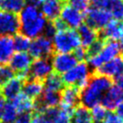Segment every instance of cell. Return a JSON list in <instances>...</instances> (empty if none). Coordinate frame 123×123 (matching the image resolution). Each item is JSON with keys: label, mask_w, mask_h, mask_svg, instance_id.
<instances>
[{"label": "cell", "mask_w": 123, "mask_h": 123, "mask_svg": "<svg viewBox=\"0 0 123 123\" xmlns=\"http://www.w3.org/2000/svg\"><path fill=\"white\" fill-rule=\"evenodd\" d=\"M51 40L54 51L57 53H71L81 46L78 33L74 29L67 28L57 31Z\"/></svg>", "instance_id": "obj_3"}, {"label": "cell", "mask_w": 123, "mask_h": 123, "mask_svg": "<svg viewBox=\"0 0 123 123\" xmlns=\"http://www.w3.org/2000/svg\"><path fill=\"white\" fill-rule=\"evenodd\" d=\"M101 39L104 41H120L123 40V21L111 19L101 30Z\"/></svg>", "instance_id": "obj_14"}, {"label": "cell", "mask_w": 123, "mask_h": 123, "mask_svg": "<svg viewBox=\"0 0 123 123\" xmlns=\"http://www.w3.org/2000/svg\"><path fill=\"white\" fill-rule=\"evenodd\" d=\"M112 19L109 10L96 7H89L86 11L85 20L86 24L90 27L95 29L96 31H101L110 21Z\"/></svg>", "instance_id": "obj_7"}, {"label": "cell", "mask_w": 123, "mask_h": 123, "mask_svg": "<svg viewBox=\"0 0 123 123\" xmlns=\"http://www.w3.org/2000/svg\"><path fill=\"white\" fill-rule=\"evenodd\" d=\"M120 54V47L117 41H105L104 45L97 54L91 56L87 58L88 66L90 68H92L94 71L101 68L106 62L116 58Z\"/></svg>", "instance_id": "obj_5"}, {"label": "cell", "mask_w": 123, "mask_h": 123, "mask_svg": "<svg viewBox=\"0 0 123 123\" xmlns=\"http://www.w3.org/2000/svg\"><path fill=\"white\" fill-rule=\"evenodd\" d=\"M68 4L80 12L86 13V11L89 8L90 0H68Z\"/></svg>", "instance_id": "obj_34"}, {"label": "cell", "mask_w": 123, "mask_h": 123, "mask_svg": "<svg viewBox=\"0 0 123 123\" xmlns=\"http://www.w3.org/2000/svg\"><path fill=\"white\" fill-rule=\"evenodd\" d=\"M117 82H118L117 86H119L120 88V90L123 92V79H119V80H117Z\"/></svg>", "instance_id": "obj_45"}, {"label": "cell", "mask_w": 123, "mask_h": 123, "mask_svg": "<svg viewBox=\"0 0 123 123\" xmlns=\"http://www.w3.org/2000/svg\"><path fill=\"white\" fill-rule=\"evenodd\" d=\"M90 110L83 105L76 106L72 113L71 123H92Z\"/></svg>", "instance_id": "obj_24"}, {"label": "cell", "mask_w": 123, "mask_h": 123, "mask_svg": "<svg viewBox=\"0 0 123 123\" xmlns=\"http://www.w3.org/2000/svg\"><path fill=\"white\" fill-rule=\"evenodd\" d=\"M111 2H114V1H120V0H111ZM121 1H122V0H121Z\"/></svg>", "instance_id": "obj_48"}, {"label": "cell", "mask_w": 123, "mask_h": 123, "mask_svg": "<svg viewBox=\"0 0 123 123\" xmlns=\"http://www.w3.org/2000/svg\"><path fill=\"white\" fill-rule=\"evenodd\" d=\"M123 102V92L117 85H112L103 94L101 104L107 111H114Z\"/></svg>", "instance_id": "obj_15"}, {"label": "cell", "mask_w": 123, "mask_h": 123, "mask_svg": "<svg viewBox=\"0 0 123 123\" xmlns=\"http://www.w3.org/2000/svg\"><path fill=\"white\" fill-rule=\"evenodd\" d=\"M111 3V0H90V4L92 7L103 8V9H107V10Z\"/></svg>", "instance_id": "obj_37"}, {"label": "cell", "mask_w": 123, "mask_h": 123, "mask_svg": "<svg viewBox=\"0 0 123 123\" xmlns=\"http://www.w3.org/2000/svg\"><path fill=\"white\" fill-rule=\"evenodd\" d=\"M50 61L53 70H55L56 73L62 75L78 63L72 53H56L52 56Z\"/></svg>", "instance_id": "obj_13"}, {"label": "cell", "mask_w": 123, "mask_h": 123, "mask_svg": "<svg viewBox=\"0 0 123 123\" xmlns=\"http://www.w3.org/2000/svg\"><path fill=\"white\" fill-rule=\"evenodd\" d=\"M31 123H52L51 120L43 111H36L31 115Z\"/></svg>", "instance_id": "obj_35"}, {"label": "cell", "mask_w": 123, "mask_h": 123, "mask_svg": "<svg viewBox=\"0 0 123 123\" xmlns=\"http://www.w3.org/2000/svg\"><path fill=\"white\" fill-rule=\"evenodd\" d=\"M116 80H119V79H123V68H122V70L120 71V75L117 76L116 78Z\"/></svg>", "instance_id": "obj_47"}, {"label": "cell", "mask_w": 123, "mask_h": 123, "mask_svg": "<svg viewBox=\"0 0 123 123\" xmlns=\"http://www.w3.org/2000/svg\"><path fill=\"white\" fill-rule=\"evenodd\" d=\"M80 103V89L75 86H67L60 91V105L61 108L73 111Z\"/></svg>", "instance_id": "obj_12"}, {"label": "cell", "mask_w": 123, "mask_h": 123, "mask_svg": "<svg viewBox=\"0 0 123 123\" xmlns=\"http://www.w3.org/2000/svg\"><path fill=\"white\" fill-rule=\"evenodd\" d=\"M25 3H28L30 5H34V6H39L40 3L41 2V0H24Z\"/></svg>", "instance_id": "obj_43"}, {"label": "cell", "mask_w": 123, "mask_h": 123, "mask_svg": "<svg viewBox=\"0 0 123 123\" xmlns=\"http://www.w3.org/2000/svg\"><path fill=\"white\" fill-rule=\"evenodd\" d=\"M108 10L114 20L123 21V3L121 0L111 2Z\"/></svg>", "instance_id": "obj_29"}, {"label": "cell", "mask_w": 123, "mask_h": 123, "mask_svg": "<svg viewBox=\"0 0 123 123\" xmlns=\"http://www.w3.org/2000/svg\"><path fill=\"white\" fill-rule=\"evenodd\" d=\"M14 50L17 52H26L30 48L31 39L26 37L22 33H16L14 35Z\"/></svg>", "instance_id": "obj_28"}, {"label": "cell", "mask_w": 123, "mask_h": 123, "mask_svg": "<svg viewBox=\"0 0 123 123\" xmlns=\"http://www.w3.org/2000/svg\"><path fill=\"white\" fill-rule=\"evenodd\" d=\"M18 111L11 102H6L0 111V120L2 123H14L18 116Z\"/></svg>", "instance_id": "obj_26"}, {"label": "cell", "mask_w": 123, "mask_h": 123, "mask_svg": "<svg viewBox=\"0 0 123 123\" xmlns=\"http://www.w3.org/2000/svg\"><path fill=\"white\" fill-rule=\"evenodd\" d=\"M14 74L15 73L9 66L0 65V87H2L6 83L14 77Z\"/></svg>", "instance_id": "obj_32"}, {"label": "cell", "mask_w": 123, "mask_h": 123, "mask_svg": "<svg viewBox=\"0 0 123 123\" xmlns=\"http://www.w3.org/2000/svg\"><path fill=\"white\" fill-rule=\"evenodd\" d=\"M44 90L43 82L32 78L24 80L22 92L25 96L31 100H37Z\"/></svg>", "instance_id": "obj_21"}, {"label": "cell", "mask_w": 123, "mask_h": 123, "mask_svg": "<svg viewBox=\"0 0 123 123\" xmlns=\"http://www.w3.org/2000/svg\"><path fill=\"white\" fill-rule=\"evenodd\" d=\"M28 50L32 58H49L54 52L52 40L44 35L34 38L31 41Z\"/></svg>", "instance_id": "obj_6"}, {"label": "cell", "mask_w": 123, "mask_h": 123, "mask_svg": "<svg viewBox=\"0 0 123 123\" xmlns=\"http://www.w3.org/2000/svg\"><path fill=\"white\" fill-rule=\"evenodd\" d=\"M90 113L92 117V120L94 122H103L107 115V110L102 104H98L90 109Z\"/></svg>", "instance_id": "obj_31"}, {"label": "cell", "mask_w": 123, "mask_h": 123, "mask_svg": "<svg viewBox=\"0 0 123 123\" xmlns=\"http://www.w3.org/2000/svg\"><path fill=\"white\" fill-rule=\"evenodd\" d=\"M14 54L13 36H0V65H7Z\"/></svg>", "instance_id": "obj_20"}, {"label": "cell", "mask_w": 123, "mask_h": 123, "mask_svg": "<svg viewBox=\"0 0 123 123\" xmlns=\"http://www.w3.org/2000/svg\"><path fill=\"white\" fill-rule=\"evenodd\" d=\"M51 23H52L53 26L55 27V29H56V31H62V30H65V29H67L66 24L63 23V21H62L59 17L56 18L55 20L52 21Z\"/></svg>", "instance_id": "obj_41"}, {"label": "cell", "mask_w": 123, "mask_h": 123, "mask_svg": "<svg viewBox=\"0 0 123 123\" xmlns=\"http://www.w3.org/2000/svg\"><path fill=\"white\" fill-rule=\"evenodd\" d=\"M123 68V57L117 56L116 58L111 59L110 61L106 62L101 68L95 70L94 73L102 75L108 76L110 78H116L120 75V71Z\"/></svg>", "instance_id": "obj_18"}, {"label": "cell", "mask_w": 123, "mask_h": 123, "mask_svg": "<svg viewBox=\"0 0 123 123\" xmlns=\"http://www.w3.org/2000/svg\"><path fill=\"white\" fill-rule=\"evenodd\" d=\"M56 32H57V31H56L55 27L53 26L52 23L51 22H50V23H49L48 22V24H47L46 27H45L44 31H43V34L42 35H44V36H46V37L52 39V37L54 36Z\"/></svg>", "instance_id": "obj_40"}, {"label": "cell", "mask_w": 123, "mask_h": 123, "mask_svg": "<svg viewBox=\"0 0 123 123\" xmlns=\"http://www.w3.org/2000/svg\"><path fill=\"white\" fill-rule=\"evenodd\" d=\"M118 44H119V47H120V53H123V40L118 41Z\"/></svg>", "instance_id": "obj_46"}, {"label": "cell", "mask_w": 123, "mask_h": 123, "mask_svg": "<svg viewBox=\"0 0 123 123\" xmlns=\"http://www.w3.org/2000/svg\"><path fill=\"white\" fill-rule=\"evenodd\" d=\"M19 26L17 14L0 10V36H14L19 31Z\"/></svg>", "instance_id": "obj_9"}, {"label": "cell", "mask_w": 123, "mask_h": 123, "mask_svg": "<svg viewBox=\"0 0 123 123\" xmlns=\"http://www.w3.org/2000/svg\"><path fill=\"white\" fill-rule=\"evenodd\" d=\"M25 4L24 0H2L0 2V10L17 14L25 6Z\"/></svg>", "instance_id": "obj_27"}, {"label": "cell", "mask_w": 123, "mask_h": 123, "mask_svg": "<svg viewBox=\"0 0 123 123\" xmlns=\"http://www.w3.org/2000/svg\"><path fill=\"white\" fill-rule=\"evenodd\" d=\"M60 19L66 24L67 28L77 29L82 25L85 20V14L70 6L69 4H65L60 11Z\"/></svg>", "instance_id": "obj_10"}, {"label": "cell", "mask_w": 123, "mask_h": 123, "mask_svg": "<svg viewBox=\"0 0 123 123\" xmlns=\"http://www.w3.org/2000/svg\"><path fill=\"white\" fill-rule=\"evenodd\" d=\"M14 123H31V112L19 113Z\"/></svg>", "instance_id": "obj_39"}, {"label": "cell", "mask_w": 123, "mask_h": 123, "mask_svg": "<svg viewBox=\"0 0 123 123\" xmlns=\"http://www.w3.org/2000/svg\"><path fill=\"white\" fill-rule=\"evenodd\" d=\"M77 29H78L77 33L80 39L81 46L85 47L86 49L90 47L94 41L99 39V31H96L93 28L90 27L86 24H83Z\"/></svg>", "instance_id": "obj_22"}, {"label": "cell", "mask_w": 123, "mask_h": 123, "mask_svg": "<svg viewBox=\"0 0 123 123\" xmlns=\"http://www.w3.org/2000/svg\"><path fill=\"white\" fill-rule=\"evenodd\" d=\"M1 1H2V0H0V2H1Z\"/></svg>", "instance_id": "obj_50"}, {"label": "cell", "mask_w": 123, "mask_h": 123, "mask_svg": "<svg viewBox=\"0 0 123 123\" xmlns=\"http://www.w3.org/2000/svg\"><path fill=\"white\" fill-rule=\"evenodd\" d=\"M32 63V58L27 52H16L9 61V67L24 80L28 78V72Z\"/></svg>", "instance_id": "obj_8"}, {"label": "cell", "mask_w": 123, "mask_h": 123, "mask_svg": "<svg viewBox=\"0 0 123 123\" xmlns=\"http://www.w3.org/2000/svg\"><path fill=\"white\" fill-rule=\"evenodd\" d=\"M60 103V92H55L51 90H43L41 96L35 103V109L37 111H43L47 108L58 107Z\"/></svg>", "instance_id": "obj_16"}, {"label": "cell", "mask_w": 123, "mask_h": 123, "mask_svg": "<svg viewBox=\"0 0 123 123\" xmlns=\"http://www.w3.org/2000/svg\"><path fill=\"white\" fill-rule=\"evenodd\" d=\"M53 71L51 61L49 58H35L32 60L28 72V78L44 81V79Z\"/></svg>", "instance_id": "obj_11"}, {"label": "cell", "mask_w": 123, "mask_h": 123, "mask_svg": "<svg viewBox=\"0 0 123 123\" xmlns=\"http://www.w3.org/2000/svg\"><path fill=\"white\" fill-rule=\"evenodd\" d=\"M10 102L14 104L18 113L31 112V111L35 110V103L33 102V100L28 98L23 92H21L19 95H17Z\"/></svg>", "instance_id": "obj_23"}, {"label": "cell", "mask_w": 123, "mask_h": 123, "mask_svg": "<svg viewBox=\"0 0 123 123\" xmlns=\"http://www.w3.org/2000/svg\"><path fill=\"white\" fill-rule=\"evenodd\" d=\"M116 111V114L118 116H120L121 119H123V102L122 103H120L119 105L117 106V108L115 109Z\"/></svg>", "instance_id": "obj_42"}, {"label": "cell", "mask_w": 123, "mask_h": 123, "mask_svg": "<svg viewBox=\"0 0 123 123\" xmlns=\"http://www.w3.org/2000/svg\"><path fill=\"white\" fill-rule=\"evenodd\" d=\"M5 103H6V99H5L3 97V95L0 93V111H1L2 108L4 107V105H5Z\"/></svg>", "instance_id": "obj_44"}, {"label": "cell", "mask_w": 123, "mask_h": 123, "mask_svg": "<svg viewBox=\"0 0 123 123\" xmlns=\"http://www.w3.org/2000/svg\"><path fill=\"white\" fill-rule=\"evenodd\" d=\"M104 42H105L104 40L99 38V39H98L97 41H94V42H93L90 47H88V48L86 49H87V55H88V58L89 57H91V56H93V55L97 54V53L102 49V48L103 47Z\"/></svg>", "instance_id": "obj_33"}, {"label": "cell", "mask_w": 123, "mask_h": 123, "mask_svg": "<svg viewBox=\"0 0 123 123\" xmlns=\"http://www.w3.org/2000/svg\"><path fill=\"white\" fill-rule=\"evenodd\" d=\"M65 0H41L39 9L47 20L52 22L58 17Z\"/></svg>", "instance_id": "obj_17"}, {"label": "cell", "mask_w": 123, "mask_h": 123, "mask_svg": "<svg viewBox=\"0 0 123 123\" xmlns=\"http://www.w3.org/2000/svg\"><path fill=\"white\" fill-rule=\"evenodd\" d=\"M19 31L29 39H34L43 34L48 20L34 5H25L19 13Z\"/></svg>", "instance_id": "obj_1"}, {"label": "cell", "mask_w": 123, "mask_h": 123, "mask_svg": "<svg viewBox=\"0 0 123 123\" xmlns=\"http://www.w3.org/2000/svg\"><path fill=\"white\" fill-rule=\"evenodd\" d=\"M24 79L20 76H14L9 80L7 83H6L2 87H0V93L3 95L5 99H7L8 101H12L14 99L17 95H19L24 86Z\"/></svg>", "instance_id": "obj_19"}, {"label": "cell", "mask_w": 123, "mask_h": 123, "mask_svg": "<svg viewBox=\"0 0 123 123\" xmlns=\"http://www.w3.org/2000/svg\"><path fill=\"white\" fill-rule=\"evenodd\" d=\"M122 3H123V0H122Z\"/></svg>", "instance_id": "obj_51"}, {"label": "cell", "mask_w": 123, "mask_h": 123, "mask_svg": "<svg viewBox=\"0 0 123 123\" xmlns=\"http://www.w3.org/2000/svg\"><path fill=\"white\" fill-rule=\"evenodd\" d=\"M95 123H103V122H95Z\"/></svg>", "instance_id": "obj_49"}, {"label": "cell", "mask_w": 123, "mask_h": 123, "mask_svg": "<svg viewBox=\"0 0 123 123\" xmlns=\"http://www.w3.org/2000/svg\"><path fill=\"white\" fill-rule=\"evenodd\" d=\"M74 56H75V58H76L77 61H85L88 58L87 49L83 46H79L74 50Z\"/></svg>", "instance_id": "obj_36"}, {"label": "cell", "mask_w": 123, "mask_h": 123, "mask_svg": "<svg viewBox=\"0 0 123 123\" xmlns=\"http://www.w3.org/2000/svg\"><path fill=\"white\" fill-rule=\"evenodd\" d=\"M65 1H66V0H65Z\"/></svg>", "instance_id": "obj_53"}, {"label": "cell", "mask_w": 123, "mask_h": 123, "mask_svg": "<svg viewBox=\"0 0 123 123\" xmlns=\"http://www.w3.org/2000/svg\"><path fill=\"white\" fill-rule=\"evenodd\" d=\"M43 86L45 89L51 90L55 92H60L62 89L64 88V83L62 80V77L58 73H53L52 72L50 75H49L44 79Z\"/></svg>", "instance_id": "obj_25"}, {"label": "cell", "mask_w": 123, "mask_h": 123, "mask_svg": "<svg viewBox=\"0 0 123 123\" xmlns=\"http://www.w3.org/2000/svg\"><path fill=\"white\" fill-rule=\"evenodd\" d=\"M112 85V79L108 76L96 73L91 75L86 86L80 91L81 105L90 110L101 104L103 94Z\"/></svg>", "instance_id": "obj_2"}, {"label": "cell", "mask_w": 123, "mask_h": 123, "mask_svg": "<svg viewBox=\"0 0 123 123\" xmlns=\"http://www.w3.org/2000/svg\"><path fill=\"white\" fill-rule=\"evenodd\" d=\"M0 123H2V122H0Z\"/></svg>", "instance_id": "obj_52"}, {"label": "cell", "mask_w": 123, "mask_h": 123, "mask_svg": "<svg viewBox=\"0 0 123 123\" xmlns=\"http://www.w3.org/2000/svg\"><path fill=\"white\" fill-rule=\"evenodd\" d=\"M90 75L91 74L88 64L85 61H81L64 73L61 77L64 85L75 86L81 91L87 84Z\"/></svg>", "instance_id": "obj_4"}, {"label": "cell", "mask_w": 123, "mask_h": 123, "mask_svg": "<svg viewBox=\"0 0 123 123\" xmlns=\"http://www.w3.org/2000/svg\"><path fill=\"white\" fill-rule=\"evenodd\" d=\"M103 123H123V119L118 116L116 113L109 112L107 113Z\"/></svg>", "instance_id": "obj_38"}, {"label": "cell", "mask_w": 123, "mask_h": 123, "mask_svg": "<svg viewBox=\"0 0 123 123\" xmlns=\"http://www.w3.org/2000/svg\"><path fill=\"white\" fill-rule=\"evenodd\" d=\"M73 111H69L63 108H58L54 117L51 119L52 123H71Z\"/></svg>", "instance_id": "obj_30"}]
</instances>
